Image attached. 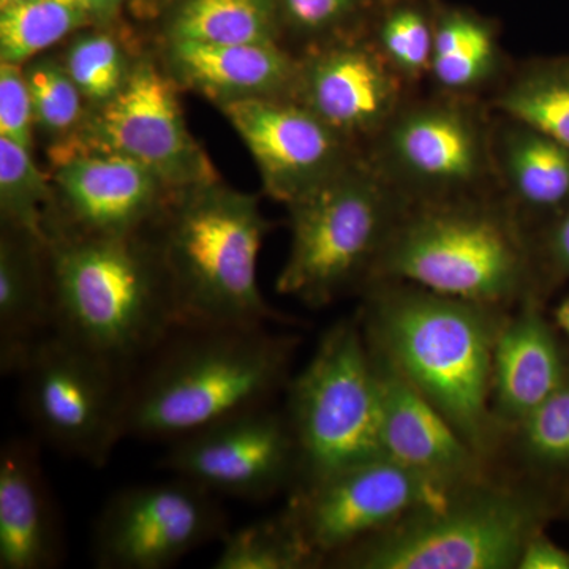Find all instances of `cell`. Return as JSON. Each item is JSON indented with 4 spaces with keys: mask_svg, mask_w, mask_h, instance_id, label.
Here are the masks:
<instances>
[{
    "mask_svg": "<svg viewBox=\"0 0 569 569\" xmlns=\"http://www.w3.org/2000/svg\"><path fill=\"white\" fill-rule=\"evenodd\" d=\"M365 291L359 323L367 346L387 356L488 459L501 430L492 411V366L503 307L392 280H376Z\"/></svg>",
    "mask_w": 569,
    "mask_h": 569,
    "instance_id": "cell-1",
    "label": "cell"
},
{
    "mask_svg": "<svg viewBox=\"0 0 569 569\" xmlns=\"http://www.w3.org/2000/svg\"><path fill=\"white\" fill-rule=\"evenodd\" d=\"M296 343L266 326H179L127 381L126 436L173 441L269 406Z\"/></svg>",
    "mask_w": 569,
    "mask_h": 569,
    "instance_id": "cell-2",
    "label": "cell"
},
{
    "mask_svg": "<svg viewBox=\"0 0 569 569\" xmlns=\"http://www.w3.org/2000/svg\"><path fill=\"white\" fill-rule=\"evenodd\" d=\"M52 332L127 377L176 328L178 309L151 233L48 236Z\"/></svg>",
    "mask_w": 569,
    "mask_h": 569,
    "instance_id": "cell-3",
    "label": "cell"
},
{
    "mask_svg": "<svg viewBox=\"0 0 569 569\" xmlns=\"http://www.w3.org/2000/svg\"><path fill=\"white\" fill-rule=\"evenodd\" d=\"M535 274L529 231L497 192L407 204L370 282H406L505 307L533 293Z\"/></svg>",
    "mask_w": 569,
    "mask_h": 569,
    "instance_id": "cell-4",
    "label": "cell"
},
{
    "mask_svg": "<svg viewBox=\"0 0 569 569\" xmlns=\"http://www.w3.org/2000/svg\"><path fill=\"white\" fill-rule=\"evenodd\" d=\"M268 220L254 194L220 181L176 192L149 228L179 326H264L279 316L258 284Z\"/></svg>",
    "mask_w": 569,
    "mask_h": 569,
    "instance_id": "cell-5",
    "label": "cell"
},
{
    "mask_svg": "<svg viewBox=\"0 0 569 569\" xmlns=\"http://www.w3.org/2000/svg\"><path fill=\"white\" fill-rule=\"evenodd\" d=\"M541 508L488 478L422 505L328 560L356 569H518Z\"/></svg>",
    "mask_w": 569,
    "mask_h": 569,
    "instance_id": "cell-6",
    "label": "cell"
},
{
    "mask_svg": "<svg viewBox=\"0 0 569 569\" xmlns=\"http://www.w3.org/2000/svg\"><path fill=\"white\" fill-rule=\"evenodd\" d=\"M406 201L365 153L312 193L288 206L290 252L277 291L309 307L331 305L372 279Z\"/></svg>",
    "mask_w": 569,
    "mask_h": 569,
    "instance_id": "cell-7",
    "label": "cell"
},
{
    "mask_svg": "<svg viewBox=\"0 0 569 569\" xmlns=\"http://www.w3.org/2000/svg\"><path fill=\"white\" fill-rule=\"evenodd\" d=\"M492 127L486 100L413 93L362 153L407 204L497 193Z\"/></svg>",
    "mask_w": 569,
    "mask_h": 569,
    "instance_id": "cell-8",
    "label": "cell"
},
{
    "mask_svg": "<svg viewBox=\"0 0 569 569\" xmlns=\"http://www.w3.org/2000/svg\"><path fill=\"white\" fill-rule=\"evenodd\" d=\"M284 413L301 458L298 485L387 458L376 366L359 321H339L325 332L312 359L288 381Z\"/></svg>",
    "mask_w": 569,
    "mask_h": 569,
    "instance_id": "cell-9",
    "label": "cell"
},
{
    "mask_svg": "<svg viewBox=\"0 0 569 569\" xmlns=\"http://www.w3.org/2000/svg\"><path fill=\"white\" fill-rule=\"evenodd\" d=\"M18 376L26 415L41 440L93 468L107 466L127 438L129 377L54 332L32 348Z\"/></svg>",
    "mask_w": 569,
    "mask_h": 569,
    "instance_id": "cell-10",
    "label": "cell"
},
{
    "mask_svg": "<svg viewBox=\"0 0 569 569\" xmlns=\"http://www.w3.org/2000/svg\"><path fill=\"white\" fill-rule=\"evenodd\" d=\"M78 151L132 159L159 176L174 193L219 181L208 153L183 119L178 82L151 59L134 62L121 91L91 108L73 142L51 159L58 162Z\"/></svg>",
    "mask_w": 569,
    "mask_h": 569,
    "instance_id": "cell-11",
    "label": "cell"
},
{
    "mask_svg": "<svg viewBox=\"0 0 569 569\" xmlns=\"http://www.w3.org/2000/svg\"><path fill=\"white\" fill-rule=\"evenodd\" d=\"M217 496L176 478L119 490L104 503L92 535L103 569H163L227 535Z\"/></svg>",
    "mask_w": 569,
    "mask_h": 569,
    "instance_id": "cell-12",
    "label": "cell"
},
{
    "mask_svg": "<svg viewBox=\"0 0 569 569\" xmlns=\"http://www.w3.org/2000/svg\"><path fill=\"white\" fill-rule=\"evenodd\" d=\"M449 492L395 460L378 458L301 482L291 490L283 512L310 552L328 563L336 553Z\"/></svg>",
    "mask_w": 569,
    "mask_h": 569,
    "instance_id": "cell-13",
    "label": "cell"
},
{
    "mask_svg": "<svg viewBox=\"0 0 569 569\" xmlns=\"http://www.w3.org/2000/svg\"><path fill=\"white\" fill-rule=\"evenodd\" d=\"M162 467L213 496L246 501L293 490L301 479V458L287 413L269 406L170 441Z\"/></svg>",
    "mask_w": 569,
    "mask_h": 569,
    "instance_id": "cell-14",
    "label": "cell"
},
{
    "mask_svg": "<svg viewBox=\"0 0 569 569\" xmlns=\"http://www.w3.org/2000/svg\"><path fill=\"white\" fill-rule=\"evenodd\" d=\"M220 108L252 153L264 192L287 208L362 153L295 99L241 100Z\"/></svg>",
    "mask_w": 569,
    "mask_h": 569,
    "instance_id": "cell-15",
    "label": "cell"
},
{
    "mask_svg": "<svg viewBox=\"0 0 569 569\" xmlns=\"http://www.w3.org/2000/svg\"><path fill=\"white\" fill-rule=\"evenodd\" d=\"M413 93L369 31L307 48L299 56L295 100L361 149Z\"/></svg>",
    "mask_w": 569,
    "mask_h": 569,
    "instance_id": "cell-16",
    "label": "cell"
},
{
    "mask_svg": "<svg viewBox=\"0 0 569 569\" xmlns=\"http://www.w3.org/2000/svg\"><path fill=\"white\" fill-rule=\"evenodd\" d=\"M48 236H130L148 231L174 192L148 168L118 153L78 151L54 162Z\"/></svg>",
    "mask_w": 569,
    "mask_h": 569,
    "instance_id": "cell-17",
    "label": "cell"
},
{
    "mask_svg": "<svg viewBox=\"0 0 569 569\" xmlns=\"http://www.w3.org/2000/svg\"><path fill=\"white\" fill-rule=\"evenodd\" d=\"M369 350L380 391L385 456L445 490L486 479V459L463 440L387 356L370 347Z\"/></svg>",
    "mask_w": 569,
    "mask_h": 569,
    "instance_id": "cell-18",
    "label": "cell"
},
{
    "mask_svg": "<svg viewBox=\"0 0 569 569\" xmlns=\"http://www.w3.org/2000/svg\"><path fill=\"white\" fill-rule=\"evenodd\" d=\"M167 66L179 84L222 104L295 99L299 58L280 43L206 44L168 41Z\"/></svg>",
    "mask_w": 569,
    "mask_h": 569,
    "instance_id": "cell-19",
    "label": "cell"
},
{
    "mask_svg": "<svg viewBox=\"0 0 569 569\" xmlns=\"http://www.w3.org/2000/svg\"><path fill=\"white\" fill-rule=\"evenodd\" d=\"M559 340L535 302L520 301L519 312L505 317L493 348L492 411L501 429H515L567 380Z\"/></svg>",
    "mask_w": 569,
    "mask_h": 569,
    "instance_id": "cell-20",
    "label": "cell"
},
{
    "mask_svg": "<svg viewBox=\"0 0 569 569\" xmlns=\"http://www.w3.org/2000/svg\"><path fill=\"white\" fill-rule=\"evenodd\" d=\"M62 552L39 455L29 441L10 440L0 452V568H54Z\"/></svg>",
    "mask_w": 569,
    "mask_h": 569,
    "instance_id": "cell-21",
    "label": "cell"
},
{
    "mask_svg": "<svg viewBox=\"0 0 569 569\" xmlns=\"http://www.w3.org/2000/svg\"><path fill=\"white\" fill-rule=\"evenodd\" d=\"M492 159L498 193L529 231L569 208V146L493 112Z\"/></svg>",
    "mask_w": 569,
    "mask_h": 569,
    "instance_id": "cell-22",
    "label": "cell"
},
{
    "mask_svg": "<svg viewBox=\"0 0 569 569\" xmlns=\"http://www.w3.org/2000/svg\"><path fill=\"white\" fill-rule=\"evenodd\" d=\"M52 332L48 242L2 224L0 236V370L20 373L32 348Z\"/></svg>",
    "mask_w": 569,
    "mask_h": 569,
    "instance_id": "cell-23",
    "label": "cell"
},
{
    "mask_svg": "<svg viewBox=\"0 0 569 569\" xmlns=\"http://www.w3.org/2000/svg\"><path fill=\"white\" fill-rule=\"evenodd\" d=\"M508 70L496 22L467 7L438 3L427 78L433 91L488 100Z\"/></svg>",
    "mask_w": 569,
    "mask_h": 569,
    "instance_id": "cell-24",
    "label": "cell"
},
{
    "mask_svg": "<svg viewBox=\"0 0 569 569\" xmlns=\"http://www.w3.org/2000/svg\"><path fill=\"white\" fill-rule=\"evenodd\" d=\"M486 102L497 114L569 146V58L531 59L509 67Z\"/></svg>",
    "mask_w": 569,
    "mask_h": 569,
    "instance_id": "cell-25",
    "label": "cell"
},
{
    "mask_svg": "<svg viewBox=\"0 0 569 569\" xmlns=\"http://www.w3.org/2000/svg\"><path fill=\"white\" fill-rule=\"evenodd\" d=\"M276 0H182L168 22V41L206 44L280 43Z\"/></svg>",
    "mask_w": 569,
    "mask_h": 569,
    "instance_id": "cell-26",
    "label": "cell"
},
{
    "mask_svg": "<svg viewBox=\"0 0 569 569\" xmlns=\"http://www.w3.org/2000/svg\"><path fill=\"white\" fill-rule=\"evenodd\" d=\"M438 3L399 0L378 7L370 22V39L413 91L429 78Z\"/></svg>",
    "mask_w": 569,
    "mask_h": 569,
    "instance_id": "cell-27",
    "label": "cell"
},
{
    "mask_svg": "<svg viewBox=\"0 0 569 569\" xmlns=\"http://www.w3.org/2000/svg\"><path fill=\"white\" fill-rule=\"evenodd\" d=\"M54 189L33 162L31 151L0 137V212L2 224L48 242Z\"/></svg>",
    "mask_w": 569,
    "mask_h": 569,
    "instance_id": "cell-28",
    "label": "cell"
},
{
    "mask_svg": "<svg viewBox=\"0 0 569 569\" xmlns=\"http://www.w3.org/2000/svg\"><path fill=\"white\" fill-rule=\"evenodd\" d=\"M216 569H299L321 561L310 552L284 512L227 531Z\"/></svg>",
    "mask_w": 569,
    "mask_h": 569,
    "instance_id": "cell-29",
    "label": "cell"
},
{
    "mask_svg": "<svg viewBox=\"0 0 569 569\" xmlns=\"http://www.w3.org/2000/svg\"><path fill=\"white\" fill-rule=\"evenodd\" d=\"M88 18L62 0H28L2 9L0 62L26 66L86 24Z\"/></svg>",
    "mask_w": 569,
    "mask_h": 569,
    "instance_id": "cell-30",
    "label": "cell"
},
{
    "mask_svg": "<svg viewBox=\"0 0 569 569\" xmlns=\"http://www.w3.org/2000/svg\"><path fill=\"white\" fill-rule=\"evenodd\" d=\"M22 69L31 92L36 127L52 141L51 156H54L80 133L88 118L84 97L63 63L56 59L39 56Z\"/></svg>",
    "mask_w": 569,
    "mask_h": 569,
    "instance_id": "cell-31",
    "label": "cell"
},
{
    "mask_svg": "<svg viewBox=\"0 0 569 569\" xmlns=\"http://www.w3.org/2000/svg\"><path fill=\"white\" fill-rule=\"evenodd\" d=\"M63 67L91 108L107 103L129 80L133 63L110 33H82L71 41Z\"/></svg>",
    "mask_w": 569,
    "mask_h": 569,
    "instance_id": "cell-32",
    "label": "cell"
},
{
    "mask_svg": "<svg viewBox=\"0 0 569 569\" xmlns=\"http://www.w3.org/2000/svg\"><path fill=\"white\" fill-rule=\"evenodd\" d=\"M283 29L307 48L369 31L377 0H276Z\"/></svg>",
    "mask_w": 569,
    "mask_h": 569,
    "instance_id": "cell-33",
    "label": "cell"
},
{
    "mask_svg": "<svg viewBox=\"0 0 569 569\" xmlns=\"http://www.w3.org/2000/svg\"><path fill=\"white\" fill-rule=\"evenodd\" d=\"M519 451L538 470L569 467V376L515 427Z\"/></svg>",
    "mask_w": 569,
    "mask_h": 569,
    "instance_id": "cell-34",
    "label": "cell"
},
{
    "mask_svg": "<svg viewBox=\"0 0 569 569\" xmlns=\"http://www.w3.org/2000/svg\"><path fill=\"white\" fill-rule=\"evenodd\" d=\"M33 127L36 118L24 69L0 62V137L31 151Z\"/></svg>",
    "mask_w": 569,
    "mask_h": 569,
    "instance_id": "cell-35",
    "label": "cell"
},
{
    "mask_svg": "<svg viewBox=\"0 0 569 569\" xmlns=\"http://www.w3.org/2000/svg\"><path fill=\"white\" fill-rule=\"evenodd\" d=\"M542 257L550 271L569 277V208L549 222L542 242Z\"/></svg>",
    "mask_w": 569,
    "mask_h": 569,
    "instance_id": "cell-36",
    "label": "cell"
},
{
    "mask_svg": "<svg viewBox=\"0 0 569 569\" xmlns=\"http://www.w3.org/2000/svg\"><path fill=\"white\" fill-rule=\"evenodd\" d=\"M518 569H569V552L538 530L520 553Z\"/></svg>",
    "mask_w": 569,
    "mask_h": 569,
    "instance_id": "cell-37",
    "label": "cell"
},
{
    "mask_svg": "<svg viewBox=\"0 0 569 569\" xmlns=\"http://www.w3.org/2000/svg\"><path fill=\"white\" fill-rule=\"evenodd\" d=\"M62 2L77 7L88 17H97V14L110 13L116 7L121 6L123 0H62Z\"/></svg>",
    "mask_w": 569,
    "mask_h": 569,
    "instance_id": "cell-38",
    "label": "cell"
},
{
    "mask_svg": "<svg viewBox=\"0 0 569 569\" xmlns=\"http://www.w3.org/2000/svg\"><path fill=\"white\" fill-rule=\"evenodd\" d=\"M557 325L569 336V298L565 299L556 312Z\"/></svg>",
    "mask_w": 569,
    "mask_h": 569,
    "instance_id": "cell-39",
    "label": "cell"
},
{
    "mask_svg": "<svg viewBox=\"0 0 569 569\" xmlns=\"http://www.w3.org/2000/svg\"><path fill=\"white\" fill-rule=\"evenodd\" d=\"M28 2V0H0V7L7 9V7L17 6V3Z\"/></svg>",
    "mask_w": 569,
    "mask_h": 569,
    "instance_id": "cell-40",
    "label": "cell"
},
{
    "mask_svg": "<svg viewBox=\"0 0 569 569\" xmlns=\"http://www.w3.org/2000/svg\"><path fill=\"white\" fill-rule=\"evenodd\" d=\"M378 6H388V3L399 2V0H377Z\"/></svg>",
    "mask_w": 569,
    "mask_h": 569,
    "instance_id": "cell-41",
    "label": "cell"
}]
</instances>
